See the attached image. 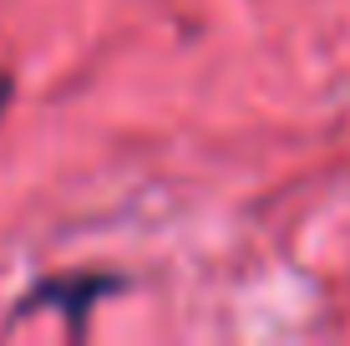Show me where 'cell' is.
<instances>
[{"instance_id": "2", "label": "cell", "mask_w": 350, "mask_h": 346, "mask_svg": "<svg viewBox=\"0 0 350 346\" xmlns=\"http://www.w3.org/2000/svg\"><path fill=\"white\" fill-rule=\"evenodd\" d=\"M5 102H10V77L0 71V112H5Z\"/></svg>"}, {"instance_id": "1", "label": "cell", "mask_w": 350, "mask_h": 346, "mask_svg": "<svg viewBox=\"0 0 350 346\" xmlns=\"http://www.w3.org/2000/svg\"><path fill=\"white\" fill-rule=\"evenodd\" d=\"M117 275H51V280H41L36 291L21 301V311H46V306H62V311L77 321H87V311L96 306V295H107V291H117Z\"/></svg>"}]
</instances>
